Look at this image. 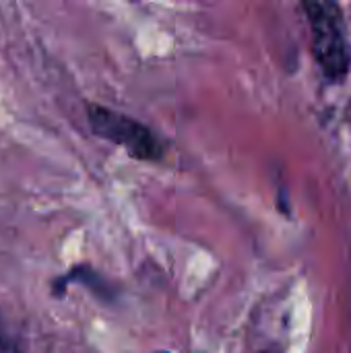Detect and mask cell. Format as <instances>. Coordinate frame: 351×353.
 Masks as SVG:
<instances>
[{
	"instance_id": "5b68a950",
	"label": "cell",
	"mask_w": 351,
	"mask_h": 353,
	"mask_svg": "<svg viewBox=\"0 0 351 353\" xmlns=\"http://www.w3.org/2000/svg\"><path fill=\"white\" fill-rule=\"evenodd\" d=\"M153 353H170V352H163V350H159V352H153Z\"/></svg>"
},
{
	"instance_id": "277c9868",
	"label": "cell",
	"mask_w": 351,
	"mask_h": 353,
	"mask_svg": "<svg viewBox=\"0 0 351 353\" xmlns=\"http://www.w3.org/2000/svg\"><path fill=\"white\" fill-rule=\"evenodd\" d=\"M0 353H25L19 335L10 329L2 310H0Z\"/></svg>"
},
{
	"instance_id": "6da1fadb",
	"label": "cell",
	"mask_w": 351,
	"mask_h": 353,
	"mask_svg": "<svg viewBox=\"0 0 351 353\" xmlns=\"http://www.w3.org/2000/svg\"><path fill=\"white\" fill-rule=\"evenodd\" d=\"M312 31V52L331 83H343L351 68V41L337 2H302Z\"/></svg>"
},
{
	"instance_id": "7a4b0ae2",
	"label": "cell",
	"mask_w": 351,
	"mask_h": 353,
	"mask_svg": "<svg viewBox=\"0 0 351 353\" xmlns=\"http://www.w3.org/2000/svg\"><path fill=\"white\" fill-rule=\"evenodd\" d=\"M87 122L95 137L124 147L139 161H159L166 155V145L143 122L110 110L99 103H87Z\"/></svg>"
},
{
	"instance_id": "3957f363",
	"label": "cell",
	"mask_w": 351,
	"mask_h": 353,
	"mask_svg": "<svg viewBox=\"0 0 351 353\" xmlns=\"http://www.w3.org/2000/svg\"><path fill=\"white\" fill-rule=\"evenodd\" d=\"M68 285H81V288H85L101 304H108V306L118 300V288L110 279H106L97 269H93L87 263L74 265L64 275L54 277L52 279V296L60 300L66 294Z\"/></svg>"
}]
</instances>
